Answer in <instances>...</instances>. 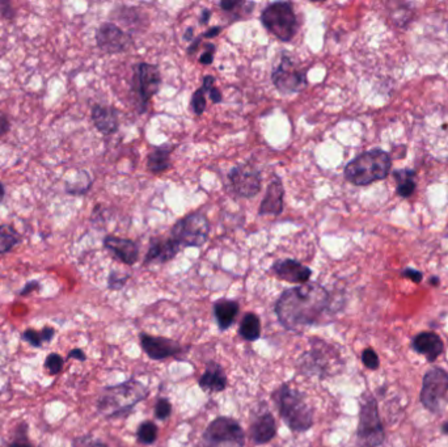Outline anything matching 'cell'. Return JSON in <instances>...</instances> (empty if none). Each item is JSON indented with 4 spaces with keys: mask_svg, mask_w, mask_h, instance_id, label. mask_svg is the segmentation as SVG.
<instances>
[{
    "mask_svg": "<svg viewBox=\"0 0 448 447\" xmlns=\"http://www.w3.org/2000/svg\"><path fill=\"white\" fill-rule=\"evenodd\" d=\"M391 168V155L384 150L374 148L347 163L343 175L349 183L356 186H366L387 179Z\"/></svg>",
    "mask_w": 448,
    "mask_h": 447,
    "instance_id": "7a4b0ae2",
    "label": "cell"
},
{
    "mask_svg": "<svg viewBox=\"0 0 448 447\" xmlns=\"http://www.w3.org/2000/svg\"><path fill=\"white\" fill-rule=\"evenodd\" d=\"M203 444L206 447H244L245 434L238 421L219 417L207 426Z\"/></svg>",
    "mask_w": 448,
    "mask_h": 447,
    "instance_id": "ba28073f",
    "label": "cell"
},
{
    "mask_svg": "<svg viewBox=\"0 0 448 447\" xmlns=\"http://www.w3.org/2000/svg\"><path fill=\"white\" fill-rule=\"evenodd\" d=\"M238 312V303L230 299H219L214 304V314L222 330L230 328Z\"/></svg>",
    "mask_w": 448,
    "mask_h": 447,
    "instance_id": "603a6c76",
    "label": "cell"
},
{
    "mask_svg": "<svg viewBox=\"0 0 448 447\" xmlns=\"http://www.w3.org/2000/svg\"><path fill=\"white\" fill-rule=\"evenodd\" d=\"M192 34H193V29H192V28H189V29L186 30V33H185V40L193 41L192 40Z\"/></svg>",
    "mask_w": 448,
    "mask_h": 447,
    "instance_id": "681fc988",
    "label": "cell"
},
{
    "mask_svg": "<svg viewBox=\"0 0 448 447\" xmlns=\"http://www.w3.org/2000/svg\"><path fill=\"white\" fill-rule=\"evenodd\" d=\"M180 250V246L171 239L164 241H154L147 252L145 264L167 263Z\"/></svg>",
    "mask_w": 448,
    "mask_h": 447,
    "instance_id": "7402d4cb",
    "label": "cell"
},
{
    "mask_svg": "<svg viewBox=\"0 0 448 447\" xmlns=\"http://www.w3.org/2000/svg\"><path fill=\"white\" fill-rule=\"evenodd\" d=\"M199 386L203 391L209 394L224 391V388L227 387V375L223 368L216 362H210L205 374L199 379Z\"/></svg>",
    "mask_w": 448,
    "mask_h": 447,
    "instance_id": "44dd1931",
    "label": "cell"
},
{
    "mask_svg": "<svg viewBox=\"0 0 448 447\" xmlns=\"http://www.w3.org/2000/svg\"><path fill=\"white\" fill-rule=\"evenodd\" d=\"M413 348L420 355H423L429 362H434L439 355L443 353L445 345L442 339L433 332H423L413 340Z\"/></svg>",
    "mask_w": 448,
    "mask_h": 447,
    "instance_id": "d6986e66",
    "label": "cell"
},
{
    "mask_svg": "<svg viewBox=\"0 0 448 447\" xmlns=\"http://www.w3.org/2000/svg\"><path fill=\"white\" fill-rule=\"evenodd\" d=\"M158 438V426L152 421H145L138 429V439L143 445H151Z\"/></svg>",
    "mask_w": 448,
    "mask_h": 447,
    "instance_id": "f1b7e54d",
    "label": "cell"
},
{
    "mask_svg": "<svg viewBox=\"0 0 448 447\" xmlns=\"http://www.w3.org/2000/svg\"><path fill=\"white\" fill-rule=\"evenodd\" d=\"M91 186H92V179L87 171H78L77 176L74 179L67 180L65 185L66 193L72 196L85 195L87 192H90Z\"/></svg>",
    "mask_w": 448,
    "mask_h": 447,
    "instance_id": "83f0119b",
    "label": "cell"
},
{
    "mask_svg": "<svg viewBox=\"0 0 448 447\" xmlns=\"http://www.w3.org/2000/svg\"><path fill=\"white\" fill-rule=\"evenodd\" d=\"M141 345L148 355L154 361H161L168 357L177 355L181 350V345L165 337H155L150 335H141Z\"/></svg>",
    "mask_w": 448,
    "mask_h": 447,
    "instance_id": "5bb4252c",
    "label": "cell"
},
{
    "mask_svg": "<svg viewBox=\"0 0 448 447\" xmlns=\"http://www.w3.org/2000/svg\"><path fill=\"white\" fill-rule=\"evenodd\" d=\"M190 104H192V109L194 110V113L197 116L202 115L205 112V109H206V99H205V91L202 88H199V90H197L194 92L193 97H192V103Z\"/></svg>",
    "mask_w": 448,
    "mask_h": 447,
    "instance_id": "4dcf8cb0",
    "label": "cell"
},
{
    "mask_svg": "<svg viewBox=\"0 0 448 447\" xmlns=\"http://www.w3.org/2000/svg\"><path fill=\"white\" fill-rule=\"evenodd\" d=\"M240 335L243 339H245L247 341H256L260 339L261 336V323H260V317L256 314H247L243 317L241 324H240V329H238Z\"/></svg>",
    "mask_w": 448,
    "mask_h": 447,
    "instance_id": "4316f807",
    "label": "cell"
},
{
    "mask_svg": "<svg viewBox=\"0 0 448 447\" xmlns=\"http://www.w3.org/2000/svg\"><path fill=\"white\" fill-rule=\"evenodd\" d=\"M272 270L274 275L291 284H307L311 278V269L305 266L303 264L296 261V260H279L277 263L273 264Z\"/></svg>",
    "mask_w": 448,
    "mask_h": 447,
    "instance_id": "9a60e30c",
    "label": "cell"
},
{
    "mask_svg": "<svg viewBox=\"0 0 448 447\" xmlns=\"http://www.w3.org/2000/svg\"><path fill=\"white\" fill-rule=\"evenodd\" d=\"M0 14L7 20H14L16 12L10 1H0Z\"/></svg>",
    "mask_w": 448,
    "mask_h": 447,
    "instance_id": "8d00e7d4",
    "label": "cell"
},
{
    "mask_svg": "<svg viewBox=\"0 0 448 447\" xmlns=\"http://www.w3.org/2000/svg\"><path fill=\"white\" fill-rule=\"evenodd\" d=\"M272 79L278 91L282 93L298 92L305 84L303 71H301L287 55L282 57L281 63L273 71Z\"/></svg>",
    "mask_w": 448,
    "mask_h": 447,
    "instance_id": "30bf717a",
    "label": "cell"
},
{
    "mask_svg": "<svg viewBox=\"0 0 448 447\" xmlns=\"http://www.w3.org/2000/svg\"><path fill=\"white\" fill-rule=\"evenodd\" d=\"M214 83H215L214 77H210V75L205 77V78H203V86H202V90L205 91V93H210L211 101H212L214 104H218V103H221V101L223 100V97H222V93H221V91L214 86Z\"/></svg>",
    "mask_w": 448,
    "mask_h": 447,
    "instance_id": "f546056e",
    "label": "cell"
},
{
    "mask_svg": "<svg viewBox=\"0 0 448 447\" xmlns=\"http://www.w3.org/2000/svg\"><path fill=\"white\" fill-rule=\"evenodd\" d=\"M8 447H32L27 438V430L21 434V437H17L14 442Z\"/></svg>",
    "mask_w": 448,
    "mask_h": 447,
    "instance_id": "60d3db41",
    "label": "cell"
},
{
    "mask_svg": "<svg viewBox=\"0 0 448 447\" xmlns=\"http://www.w3.org/2000/svg\"><path fill=\"white\" fill-rule=\"evenodd\" d=\"M210 16L211 12L209 10H203V11H202V14H201V19H199V23H201V24H206V23L209 21Z\"/></svg>",
    "mask_w": 448,
    "mask_h": 447,
    "instance_id": "7dc6e473",
    "label": "cell"
},
{
    "mask_svg": "<svg viewBox=\"0 0 448 447\" xmlns=\"http://www.w3.org/2000/svg\"><path fill=\"white\" fill-rule=\"evenodd\" d=\"M241 0H224L221 3V7L223 8L224 11H228V12H232L238 4H240Z\"/></svg>",
    "mask_w": 448,
    "mask_h": 447,
    "instance_id": "7bdbcfd3",
    "label": "cell"
},
{
    "mask_svg": "<svg viewBox=\"0 0 448 447\" xmlns=\"http://www.w3.org/2000/svg\"><path fill=\"white\" fill-rule=\"evenodd\" d=\"M92 121L96 129L104 135H112L119 130V112L113 106H93Z\"/></svg>",
    "mask_w": 448,
    "mask_h": 447,
    "instance_id": "e0dca14e",
    "label": "cell"
},
{
    "mask_svg": "<svg viewBox=\"0 0 448 447\" xmlns=\"http://www.w3.org/2000/svg\"><path fill=\"white\" fill-rule=\"evenodd\" d=\"M54 333H55V332H54L53 328H49V327H46V328L42 330V333H41L42 341H50V340L53 339Z\"/></svg>",
    "mask_w": 448,
    "mask_h": 447,
    "instance_id": "f6af8a7d",
    "label": "cell"
},
{
    "mask_svg": "<svg viewBox=\"0 0 448 447\" xmlns=\"http://www.w3.org/2000/svg\"><path fill=\"white\" fill-rule=\"evenodd\" d=\"M214 53H215V46L212 43H207L206 45V52L199 57V63H202V65L212 63Z\"/></svg>",
    "mask_w": 448,
    "mask_h": 447,
    "instance_id": "74e56055",
    "label": "cell"
},
{
    "mask_svg": "<svg viewBox=\"0 0 448 447\" xmlns=\"http://www.w3.org/2000/svg\"><path fill=\"white\" fill-rule=\"evenodd\" d=\"M261 21L273 36L283 42L292 40L299 28L296 14L289 1L269 4L261 14Z\"/></svg>",
    "mask_w": 448,
    "mask_h": 447,
    "instance_id": "5b68a950",
    "label": "cell"
},
{
    "mask_svg": "<svg viewBox=\"0 0 448 447\" xmlns=\"http://www.w3.org/2000/svg\"><path fill=\"white\" fill-rule=\"evenodd\" d=\"M362 361H363L365 366L369 368V370H376V368H379V357L371 348H367V349L363 350Z\"/></svg>",
    "mask_w": 448,
    "mask_h": 447,
    "instance_id": "1f68e13d",
    "label": "cell"
},
{
    "mask_svg": "<svg viewBox=\"0 0 448 447\" xmlns=\"http://www.w3.org/2000/svg\"><path fill=\"white\" fill-rule=\"evenodd\" d=\"M45 366L49 370L50 374H58L62 368H63V359L62 357L59 355H50L48 358H46V362H45Z\"/></svg>",
    "mask_w": 448,
    "mask_h": 447,
    "instance_id": "836d02e7",
    "label": "cell"
},
{
    "mask_svg": "<svg viewBox=\"0 0 448 447\" xmlns=\"http://www.w3.org/2000/svg\"><path fill=\"white\" fill-rule=\"evenodd\" d=\"M92 447H106L105 445H100V444H97V445H93Z\"/></svg>",
    "mask_w": 448,
    "mask_h": 447,
    "instance_id": "f5cc1de1",
    "label": "cell"
},
{
    "mask_svg": "<svg viewBox=\"0 0 448 447\" xmlns=\"http://www.w3.org/2000/svg\"><path fill=\"white\" fill-rule=\"evenodd\" d=\"M96 42L101 52L117 54L126 52L132 46V36L113 23H104L96 32Z\"/></svg>",
    "mask_w": 448,
    "mask_h": 447,
    "instance_id": "8fae6325",
    "label": "cell"
},
{
    "mask_svg": "<svg viewBox=\"0 0 448 447\" xmlns=\"http://www.w3.org/2000/svg\"><path fill=\"white\" fill-rule=\"evenodd\" d=\"M394 177L397 185L396 192L400 197L409 198L414 195L417 189V172L414 170H398L394 172Z\"/></svg>",
    "mask_w": 448,
    "mask_h": 447,
    "instance_id": "d4e9b609",
    "label": "cell"
},
{
    "mask_svg": "<svg viewBox=\"0 0 448 447\" xmlns=\"http://www.w3.org/2000/svg\"><path fill=\"white\" fill-rule=\"evenodd\" d=\"M228 179L240 197H254L261 189L260 172L251 164H241L232 168Z\"/></svg>",
    "mask_w": 448,
    "mask_h": 447,
    "instance_id": "4fadbf2b",
    "label": "cell"
},
{
    "mask_svg": "<svg viewBox=\"0 0 448 447\" xmlns=\"http://www.w3.org/2000/svg\"><path fill=\"white\" fill-rule=\"evenodd\" d=\"M173 147L171 146H158L155 147L148 158H147V168L154 173H159V172L165 171L171 167V160H170V155H171Z\"/></svg>",
    "mask_w": 448,
    "mask_h": 447,
    "instance_id": "cb8c5ba5",
    "label": "cell"
},
{
    "mask_svg": "<svg viewBox=\"0 0 448 447\" xmlns=\"http://www.w3.org/2000/svg\"><path fill=\"white\" fill-rule=\"evenodd\" d=\"M4 197H6V188H4L3 183H0V203L3 202Z\"/></svg>",
    "mask_w": 448,
    "mask_h": 447,
    "instance_id": "c3c4849f",
    "label": "cell"
},
{
    "mask_svg": "<svg viewBox=\"0 0 448 447\" xmlns=\"http://www.w3.org/2000/svg\"><path fill=\"white\" fill-rule=\"evenodd\" d=\"M104 247L126 265H134L138 261L139 246L130 239L108 235L104 237Z\"/></svg>",
    "mask_w": 448,
    "mask_h": 447,
    "instance_id": "2e32d148",
    "label": "cell"
},
{
    "mask_svg": "<svg viewBox=\"0 0 448 447\" xmlns=\"http://www.w3.org/2000/svg\"><path fill=\"white\" fill-rule=\"evenodd\" d=\"M442 430H443V433L448 434V421H446V422H445V425H443Z\"/></svg>",
    "mask_w": 448,
    "mask_h": 447,
    "instance_id": "816d5d0a",
    "label": "cell"
},
{
    "mask_svg": "<svg viewBox=\"0 0 448 447\" xmlns=\"http://www.w3.org/2000/svg\"><path fill=\"white\" fill-rule=\"evenodd\" d=\"M24 339L27 340L30 345L36 346V348H40L42 345V337H41V333L36 332L34 329H27L26 333H24Z\"/></svg>",
    "mask_w": 448,
    "mask_h": 447,
    "instance_id": "d590c367",
    "label": "cell"
},
{
    "mask_svg": "<svg viewBox=\"0 0 448 447\" xmlns=\"http://www.w3.org/2000/svg\"><path fill=\"white\" fill-rule=\"evenodd\" d=\"M283 196L285 188L279 177H274V180L267 186L266 195L260 206L261 215H278L283 210Z\"/></svg>",
    "mask_w": 448,
    "mask_h": 447,
    "instance_id": "ac0fdd59",
    "label": "cell"
},
{
    "mask_svg": "<svg viewBox=\"0 0 448 447\" xmlns=\"http://www.w3.org/2000/svg\"><path fill=\"white\" fill-rule=\"evenodd\" d=\"M40 289V282L39 281H30V282H28L27 285L23 288V290L20 291V295H28L29 292H32V291H36V290Z\"/></svg>",
    "mask_w": 448,
    "mask_h": 447,
    "instance_id": "b9f144b4",
    "label": "cell"
},
{
    "mask_svg": "<svg viewBox=\"0 0 448 447\" xmlns=\"http://www.w3.org/2000/svg\"><path fill=\"white\" fill-rule=\"evenodd\" d=\"M329 292L309 282L283 291L276 303V312L285 328L299 330L317 324L329 310Z\"/></svg>",
    "mask_w": 448,
    "mask_h": 447,
    "instance_id": "6da1fadb",
    "label": "cell"
},
{
    "mask_svg": "<svg viewBox=\"0 0 448 447\" xmlns=\"http://www.w3.org/2000/svg\"><path fill=\"white\" fill-rule=\"evenodd\" d=\"M10 129H11L10 119H8V117L6 115L0 113V137L10 132Z\"/></svg>",
    "mask_w": 448,
    "mask_h": 447,
    "instance_id": "ab89813d",
    "label": "cell"
},
{
    "mask_svg": "<svg viewBox=\"0 0 448 447\" xmlns=\"http://www.w3.org/2000/svg\"><path fill=\"white\" fill-rule=\"evenodd\" d=\"M68 357L70 358H77V359H79V361H85V355L83 353V350H80V349H74V350H71V353L68 355Z\"/></svg>",
    "mask_w": 448,
    "mask_h": 447,
    "instance_id": "bcb514c9",
    "label": "cell"
},
{
    "mask_svg": "<svg viewBox=\"0 0 448 447\" xmlns=\"http://www.w3.org/2000/svg\"><path fill=\"white\" fill-rule=\"evenodd\" d=\"M448 393V374L440 368H430L422 381L421 403L431 412H439Z\"/></svg>",
    "mask_w": 448,
    "mask_h": 447,
    "instance_id": "9c48e42d",
    "label": "cell"
},
{
    "mask_svg": "<svg viewBox=\"0 0 448 447\" xmlns=\"http://www.w3.org/2000/svg\"><path fill=\"white\" fill-rule=\"evenodd\" d=\"M274 400L281 417L292 432L301 433L312 428V409L308 406L303 394L292 390L287 384H282L274 394Z\"/></svg>",
    "mask_w": 448,
    "mask_h": 447,
    "instance_id": "277c9868",
    "label": "cell"
},
{
    "mask_svg": "<svg viewBox=\"0 0 448 447\" xmlns=\"http://www.w3.org/2000/svg\"><path fill=\"white\" fill-rule=\"evenodd\" d=\"M21 243V235L12 224H0V255H6Z\"/></svg>",
    "mask_w": 448,
    "mask_h": 447,
    "instance_id": "484cf974",
    "label": "cell"
},
{
    "mask_svg": "<svg viewBox=\"0 0 448 447\" xmlns=\"http://www.w3.org/2000/svg\"><path fill=\"white\" fill-rule=\"evenodd\" d=\"M172 406L167 399H160L155 406V415L159 420H165L171 416Z\"/></svg>",
    "mask_w": 448,
    "mask_h": 447,
    "instance_id": "d6a6232c",
    "label": "cell"
},
{
    "mask_svg": "<svg viewBox=\"0 0 448 447\" xmlns=\"http://www.w3.org/2000/svg\"><path fill=\"white\" fill-rule=\"evenodd\" d=\"M129 276H119L117 272H112L110 276H109V279H108V286L112 290H119L126 284Z\"/></svg>",
    "mask_w": 448,
    "mask_h": 447,
    "instance_id": "e575fe53",
    "label": "cell"
},
{
    "mask_svg": "<svg viewBox=\"0 0 448 447\" xmlns=\"http://www.w3.org/2000/svg\"><path fill=\"white\" fill-rule=\"evenodd\" d=\"M148 391L143 383L128 381L119 386L106 387L97 401L99 412L106 417H119L126 415L139 401L145 400Z\"/></svg>",
    "mask_w": 448,
    "mask_h": 447,
    "instance_id": "3957f363",
    "label": "cell"
},
{
    "mask_svg": "<svg viewBox=\"0 0 448 447\" xmlns=\"http://www.w3.org/2000/svg\"><path fill=\"white\" fill-rule=\"evenodd\" d=\"M403 277L411 279L414 284H420L422 281V278H423L420 270H416V269H411V268H407V269L403 272Z\"/></svg>",
    "mask_w": 448,
    "mask_h": 447,
    "instance_id": "f35d334b",
    "label": "cell"
},
{
    "mask_svg": "<svg viewBox=\"0 0 448 447\" xmlns=\"http://www.w3.org/2000/svg\"><path fill=\"white\" fill-rule=\"evenodd\" d=\"M221 30H222V27L211 28V29H209L206 33H203V34L201 36V39H212V37L218 36V34L221 33Z\"/></svg>",
    "mask_w": 448,
    "mask_h": 447,
    "instance_id": "ee69618b",
    "label": "cell"
},
{
    "mask_svg": "<svg viewBox=\"0 0 448 447\" xmlns=\"http://www.w3.org/2000/svg\"><path fill=\"white\" fill-rule=\"evenodd\" d=\"M356 435L359 447L380 446L385 439L378 403L372 395H363Z\"/></svg>",
    "mask_w": 448,
    "mask_h": 447,
    "instance_id": "8992f818",
    "label": "cell"
},
{
    "mask_svg": "<svg viewBox=\"0 0 448 447\" xmlns=\"http://www.w3.org/2000/svg\"><path fill=\"white\" fill-rule=\"evenodd\" d=\"M161 86V77L158 66L150 63H139L134 75V90L138 93L143 112L147 103L159 92Z\"/></svg>",
    "mask_w": 448,
    "mask_h": 447,
    "instance_id": "7c38bea8",
    "label": "cell"
},
{
    "mask_svg": "<svg viewBox=\"0 0 448 447\" xmlns=\"http://www.w3.org/2000/svg\"><path fill=\"white\" fill-rule=\"evenodd\" d=\"M210 223L205 214L193 212L180 219L172 228V239L180 247H201L206 243Z\"/></svg>",
    "mask_w": 448,
    "mask_h": 447,
    "instance_id": "52a82bcc",
    "label": "cell"
},
{
    "mask_svg": "<svg viewBox=\"0 0 448 447\" xmlns=\"http://www.w3.org/2000/svg\"><path fill=\"white\" fill-rule=\"evenodd\" d=\"M431 284H433L434 286H436V285L439 284V278H438V277H433V278H431Z\"/></svg>",
    "mask_w": 448,
    "mask_h": 447,
    "instance_id": "f907efd6",
    "label": "cell"
},
{
    "mask_svg": "<svg viewBox=\"0 0 448 447\" xmlns=\"http://www.w3.org/2000/svg\"><path fill=\"white\" fill-rule=\"evenodd\" d=\"M251 434L253 441L257 445H264L270 442L277 434V425L273 415L265 412L261 416H258L252 424Z\"/></svg>",
    "mask_w": 448,
    "mask_h": 447,
    "instance_id": "ffe728a7",
    "label": "cell"
}]
</instances>
